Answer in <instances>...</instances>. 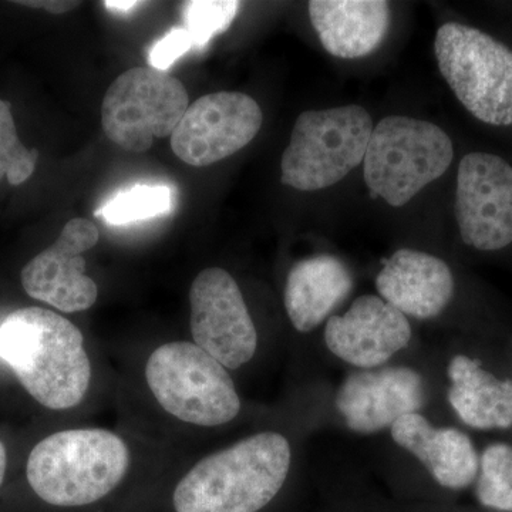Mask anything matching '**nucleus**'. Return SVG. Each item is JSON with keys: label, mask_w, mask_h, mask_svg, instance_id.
Returning a JSON list of instances; mask_svg holds the SVG:
<instances>
[{"label": "nucleus", "mask_w": 512, "mask_h": 512, "mask_svg": "<svg viewBox=\"0 0 512 512\" xmlns=\"http://www.w3.org/2000/svg\"><path fill=\"white\" fill-rule=\"evenodd\" d=\"M453 141L430 121L390 116L373 128L363 160L369 190L392 207H403L446 173Z\"/></svg>", "instance_id": "20e7f679"}, {"label": "nucleus", "mask_w": 512, "mask_h": 512, "mask_svg": "<svg viewBox=\"0 0 512 512\" xmlns=\"http://www.w3.org/2000/svg\"><path fill=\"white\" fill-rule=\"evenodd\" d=\"M348 266L332 255L296 262L286 278L284 302L293 328L309 333L330 318L353 289Z\"/></svg>", "instance_id": "a211bd4d"}, {"label": "nucleus", "mask_w": 512, "mask_h": 512, "mask_svg": "<svg viewBox=\"0 0 512 512\" xmlns=\"http://www.w3.org/2000/svg\"><path fill=\"white\" fill-rule=\"evenodd\" d=\"M190 107V97L180 80L153 67H134L120 74L101 104V124L114 144L144 153L154 138L174 133Z\"/></svg>", "instance_id": "6e6552de"}, {"label": "nucleus", "mask_w": 512, "mask_h": 512, "mask_svg": "<svg viewBox=\"0 0 512 512\" xmlns=\"http://www.w3.org/2000/svg\"><path fill=\"white\" fill-rule=\"evenodd\" d=\"M195 43L191 33L185 28H174L170 30L156 45L151 47L148 62L153 69L165 72L181 56L187 55L194 49Z\"/></svg>", "instance_id": "b1692460"}, {"label": "nucleus", "mask_w": 512, "mask_h": 512, "mask_svg": "<svg viewBox=\"0 0 512 512\" xmlns=\"http://www.w3.org/2000/svg\"><path fill=\"white\" fill-rule=\"evenodd\" d=\"M261 107L244 93L207 94L188 107L174 133L175 156L192 167H208L247 147L262 127Z\"/></svg>", "instance_id": "9d476101"}, {"label": "nucleus", "mask_w": 512, "mask_h": 512, "mask_svg": "<svg viewBox=\"0 0 512 512\" xmlns=\"http://www.w3.org/2000/svg\"><path fill=\"white\" fill-rule=\"evenodd\" d=\"M373 128L360 106L305 111L282 156V183L298 191L338 184L365 160Z\"/></svg>", "instance_id": "39448f33"}, {"label": "nucleus", "mask_w": 512, "mask_h": 512, "mask_svg": "<svg viewBox=\"0 0 512 512\" xmlns=\"http://www.w3.org/2000/svg\"><path fill=\"white\" fill-rule=\"evenodd\" d=\"M335 403L349 430L375 434L407 414L420 413L426 404V386L412 367L359 370L340 384Z\"/></svg>", "instance_id": "ddd939ff"}, {"label": "nucleus", "mask_w": 512, "mask_h": 512, "mask_svg": "<svg viewBox=\"0 0 512 512\" xmlns=\"http://www.w3.org/2000/svg\"><path fill=\"white\" fill-rule=\"evenodd\" d=\"M6 466H8V456H6L5 446L0 441V485H2L3 478H5Z\"/></svg>", "instance_id": "bb28decb"}, {"label": "nucleus", "mask_w": 512, "mask_h": 512, "mask_svg": "<svg viewBox=\"0 0 512 512\" xmlns=\"http://www.w3.org/2000/svg\"><path fill=\"white\" fill-rule=\"evenodd\" d=\"M412 336L407 316L376 295L360 296L345 315L330 316L325 326L329 352L359 370L382 367L407 348Z\"/></svg>", "instance_id": "4468645a"}, {"label": "nucleus", "mask_w": 512, "mask_h": 512, "mask_svg": "<svg viewBox=\"0 0 512 512\" xmlns=\"http://www.w3.org/2000/svg\"><path fill=\"white\" fill-rule=\"evenodd\" d=\"M146 379L165 412L185 423L217 427L241 412V399L227 367L195 343H165L151 353Z\"/></svg>", "instance_id": "423d86ee"}, {"label": "nucleus", "mask_w": 512, "mask_h": 512, "mask_svg": "<svg viewBox=\"0 0 512 512\" xmlns=\"http://www.w3.org/2000/svg\"><path fill=\"white\" fill-rule=\"evenodd\" d=\"M130 451L117 434L101 429L59 431L30 451L26 476L32 490L56 507H83L110 494L126 477Z\"/></svg>", "instance_id": "7ed1b4c3"}, {"label": "nucleus", "mask_w": 512, "mask_h": 512, "mask_svg": "<svg viewBox=\"0 0 512 512\" xmlns=\"http://www.w3.org/2000/svg\"><path fill=\"white\" fill-rule=\"evenodd\" d=\"M380 298L417 320L437 318L454 296V276L446 262L414 249L394 252L376 276Z\"/></svg>", "instance_id": "2eb2a0df"}, {"label": "nucleus", "mask_w": 512, "mask_h": 512, "mask_svg": "<svg viewBox=\"0 0 512 512\" xmlns=\"http://www.w3.org/2000/svg\"><path fill=\"white\" fill-rule=\"evenodd\" d=\"M37 158V150H28L19 140L9 103L0 99V181L25 183L35 173Z\"/></svg>", "instance_id": "5701e85b"}, {"label": "nucleus", "mask_w": 512, "mask_h": 512, "mask_svg": "<svg viewBox=\"0 0 512 512\" xmlns=\"http://www.w3.org/2000/svg\"><path fill=\"white\" fill-rule=\"evenodd\" d=\"M241 3L235 0H192L183 3L184 28L191 33L197 49H204L212 37L221 35L234 22Z\"/></svg>", "instance_id": "4be33fe9"}, {"label": "nucleus", "mask_w": 512, "mask_h": 512, "mask_svg": "<svg viewBox=\"0 0 512 512\" xmlns=\"http://www.w3.org/2000/svg\"><path fill=\"white\" fill-rule=\"evenodd\" d=\"M390 434L394 443L412 453L441 487L458 491L476 483L480 457L463 431L431 426L423 414L412 413L397 420Z\"/></svg>", "instance_id": "dca6fc26"}, {"label": "nucleus", "mask_w": 512, "mask_h": 512, "mask_svg": "<svg viewBox=\"0 0 512 512\" xmlns=\"http://www.w3.org/2000/svg\"><path fill=\"white\" fill-rule=\"evenodd\" d=\"M138 5H141V2H134V0H111V2H104V6L111 10H116V12H128V10L137 8Z\"/></svg>", "instance_id": "a878e982"}, {"label": "nucleus", "mask_w": 512, "mask_h": 512, "mask_svg": "<svg viewBox=\"0 0 512 512\" xmlns=\"http://www.w3.org/2000/svg\"><path fill=\"white\" fill-rule=\"evenodd\" d=\"M18 5L29 6V8L45 9L53 15H62L70 12L80 5L79 2H66V0H29V2H15Z\"/></svg>", "instance_id": "393cba45"}, {"label": "nucleus", "mask_w": 512, "mask_h": 512, "mask_svg": "<svg viewBox=\"0 0 512 512\" xmlns=\"http://www.w3.org/2000/svg\"><path fill=\"white\" fill-rule=\"evenodd\" d=\"M191 333L195 345L228 370L251 362L258 333L235 279L221 268H208L191 285Z\"/></svg>", "instance_id": "1a4fd4ad"}, {"label": "nucleus", "mask_w": 512, "mask_h": 512, "mask_svg": "<svg viewBox=\"0 0 512 512\" xmlns=\"http://www.w3.org/2000/svg\"><path fill=\"white\" fill-rule=\"evenodd\" d=\"M448 402L464 424L476 430L512 427V380H500L477 360L457 355L447 367Z\"/></svg>", "instance_id": "6ab92c4d"}, {"label": "nucleus", "mask_w": 512, "mask_h": 512, "mask_svg": "<svg viewBox=\"0 0 512 512\" xmlns=\"http://www.w3.org/2000/svg\"><path fill=\"white\" fill-rule=\"evenodd\" d=\"M456 218L464 244L498 251L512 244V167L487 153L463 157L457 174Z\"/></svg>", "instance_id": "9b49d317"}, {"label": "nucleus", "mask_w": 512, "mask_h": 512, "mask_svg": "<svg viewBox=\"0 0 512 512\" xmlns=\"http://www.w3.org/2000/svg\"><path fill=\"white\" fill-rule=\"evenodd\" d=\"M309 18L329 55L360 59L382 45L390 26L383 0H312Z\"/></svg>", "instance_id": "f3484780"}, {"label": "nucleus", "mask_w": 512, "mask_h": 512, "mask_svg": "<svg viewBox=\"0 0 512 512\" xmlns=\"http://www.w3.org/2000/svg\"><path fill=\"white\" fill-rule=\"evenodd\" d=\"M476 497L485 508L512 512V447L490 444L480 457Z\"/></svg>", "instance_id": "aec40b11"}, {"label": "nucleus", "mask_w": 512, "mask_h": 512, "mask_svg": "<svg viewBox=\"0 0 512 512\" xmlns=\"http://www.w3.org/2000/svg\"><path fill=\"white\" fill-rule=\"evenodd\" d=\"M291 464L286 437L254 434L195 464L175 488V511H261L284 487Z\"/></svg>", "instance_id": "f03ea898"}, {"label": "nucleus", "mask_w": 512, "mask_h": 512, "mask_svg": "<svg viewBox=\"0 0 512 512\" xmlns=\"http://www.w3.org/2000/svg\"><path fill=\"white\" fill-rule=\"evenodd\" d=\"M173 192L164 185H136L103 205L99 215L110 225H128L168 214Z\"/></svg>", "instance_id": "412c9836"}, {"label": "nucleus", "mask_w": 512, "mask_h": 512, "mask_svg": "<svg viewBox=\"0 0 512 512\" xmlns=\"http://www.w3.org/2000/svg\"><path fill=\"white\" fill-rule=\"evenodd\" d=\"M99 238V229L93 222L84 218L67 222L55 244L23 268L20 278L30 298L49 303L66 313L92 308L99 296V288L86 275L83 254L96 247Z\"/></svg>", "instance_id": "f8f14e48"}, {"label": "nucleus", "mask_w": 512, "mask_h": 512, "mask_svg": "<svg viewBox=\"0 0 512 512\" xmlns=\"http://www.w3.org/2000/svg\"><path fill=\"white\" fill-rule=\"evenodd\" d=\"M0 360L30 396L52 410L77 406L92 380L82 332L49 309H18L0 322Z\"/></svg>", "instance_id": "f257e3e1"}, {"label": "nucleus", "mask_w": 512, "mask_h": 512, "mask_svg": "<svg viewBox=\"0 0 512 512\" xmlns=\"http://www.w3.org/2000/svg\"><path fill=\"white\" fill-rule=\"evenodd\" d=\"M434 53L444 79L477 120L512 124V50L461 23L437 30Z\"/></svg>", "instance_id": "0eeeda50"}]
</instances>
